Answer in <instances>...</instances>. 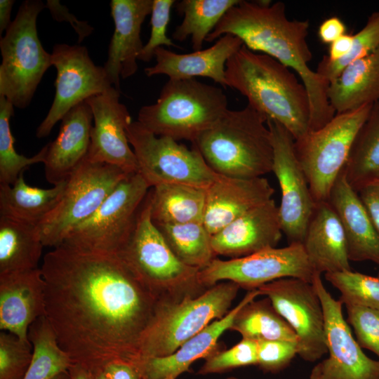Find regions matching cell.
<instances>
[{
  "instance_id": "4",
  "label": "cell",
  "mask_w": 379,
  "mask_h": 379,
  "mask_svg": "<svg viewBox=\"0 0 379 379\" xmlns=\"http://www.w3.org/2000/svg\"><path fill=\"white\" fill-rule=\"evenodd\" d=\"M267 118L247 105L227 109L192 142L216 173L254 178L272 172L273 148Z\"/></svg>"
},
{
  "instance_id": "44",
  "label": "cell",
  "mask_w": 379,
  "mask_h": 379,
  "mask_svg": "<svg viewBox=\"0 0 379 379\" xmlns=\"http://www.w3.org/2000/svg\"><path fill=\"white\" fill-rule=\"evenodd\" d=\"M257 365L265 372L284 369L298 354V344L286 340H258Z\"/></svg>"
},
{
  "instance_id": "31",
  "label": "cell",
  "mask_w": 379,
  "mask_h": 379,
  "mask_svg": "<svg viewBox=\"0 0 379 379\" xmlns=\"http://www.w3.org/2000/svg\"><path fill=\"white\" fill-rule=\"evenodd\" d=\"M44 247L37 225L0 216V275L37 269Z\"/></svg>"
},
{
  "instance_id": "29",
  "label": "cell",
  "mask_w": 379,
  "mask_h": 379,
  "mask_svg": "<svg viewBox=\"0 0 379 379\" xmlns=\"http://www.w3.org/2000/svg\"><path fill=\"white\" fill-rule=\"evenodd\" d=\"M23 175L13 185L0 184V216L38 225L58 204L67 180L43 189L27 185Z\"/></svg>"
},
{
  "instance_id": "45",
  "label": "cell",
  "mask_w": 379,
  "mask_h": 379,
  "mask_svg": "<svg viewBox=\"0 0 379 379\" xmlns=\"http://www.w3.org/2000/svg\"><path fill=\"white\" fill-rule=\"evenodd\" d=\"M46 7L49 10L55 20L70 23L78 35L79 44L93 32L92 26L86 21L79 20L72 13L69 12L65 6H62L60 3V1L48 0Z\"/></svg>"
},
{
  "instance_id": "27",
  "label": "cell",
  "mask_w": 379,
  "mask_h": 379,
  "mask_svg": "<svg viewBox=\"0 0 379 379\" xmlns=\"http://www.w3.org/2000/svg\"><path fill=\"white\" fill-rule=\"evenodd\" d=\"M302 245L314 272L352 270L343 227L328 201L316 203Z\"/></svg>"
},
{
  "instance_id": "49",
  "label": "cell",
  "mask_w": 379,
  "mask_h": 379,
  "mask_svg": "<svg viewBox=\"0 0 379 379\" xmlns=\"http://www.w3.org/2000/svg\"><path fill=\"white\" fill-rule=\"evenodd\" d=\"M353 44V35L345 34L330 44L327 58L335 61L344 58L350 51Z\"/></svg>"
},
{
  "instance_id": "38",
  "label": "cell",
  "mask_w": 379,
  "mask_h": 379,
  "mask_svg": "<svg viewBox=\"0 0 379 379\" xmlns=\"http://www.w3.org/2000/svg\"><path fill=\"white\" fill-rule=\"evenodd\" d=\"M324 277L339 291L343 304L379 309V276L347 270L326 273Z\"/></svg>"
},
{
  "instance_id": "11",
  "label": "cell",
  "mask_w": 379,
  "mask_h": 379,
  "mask_svg": "<svg viewBox=\"0 0 379 379\" xmlns=\"http://www.w3.org/2000/svg\"><path fill=\"white\" fill-rule=\"evenodd\" d=\"M126 134L136 158L138 173L150 188L181 184L206 189L219 175L194 146L189 149L171 138L155 135L138 121L129 124Z\"/></svg>"
},
{
  "instance_id": "32",
  "label": "cell",
  "mask_w": 379,
  "mask_h": 379,
  "mask_svg": "<svg viewBox=\"0 0 379 379\" xmlns=\"http://www.w3.org/2000/svg\"><path fill=\"white\" fill-rule=\"evenodd\" d=\"M343 170L356 192L368 183L379 181V101L373 104L357 132Z\"/></svg>"
},
{
  "instance_id": "52",
  "label": "cell",
  "mask_w": 379,
  "mask_h": 379,
  "mask_svg": "<svg viewBox=\"0 0 379 379\" xmlns=\"http://www.w3.org/2000/svg\"><path fill=\"white\" fill-rule=\"evenodd\" d=\"M310 379H324L321 373L320 363L317 364L312 370Z\"/></svg>"
},
{
  "instance_id": "39",
  "label": "cell",
  "mask_w": 379,
  "mask_h": 379,
  "mask_svg": "<svg viewBox=\"0 0 379 379\" xmlns=\"http://www.w3.org/2000/svg\"><path fill=\"white\" fill-rule=\"evenodd\" d=\"M379 46V11L368 17L364 27L353 35L350 51L344 58L330 61L324 55L318 65L316 72L329 83L335 79L350 64L373 52Z\"/></svg>"
},
{
  "instance_id": "50",
  "label": "cell",
  "mask_w": 379,
  "mask_h": 379,
  "mask_svg": "<svg viewBox=\"0 0 379 379\" xmlns=\"http://www.w3.org/2000/svg\"><path fill=\"white\" fill-rule=\"evenodd\" d=\"M15 3L13 0H0V34L9 27L12 21L11 20V14L12 7Z\"/></svg>"
},
{
  "instance_id": "43",
  "label": "cell",
  "mask_w": 379,
  "mask_h": 379,
  "mask_svg": "<svg viewBox=\"0 0 379 379\" xmlns=\"http://www.w3.org/2000/svg\"><path fill=\"white\" fill-rule=\"evenodd\" d=\"M174 0H153L151 11V33L148 41L144 45L138 60L144 62L150 61L154 57V51L162 46H175V45L166 34L167 27L170 21L171 11Z\"/></svg>"
},
{
  "instance_id": "22",
  "label": "cell",
  "mask_w": 379,
  "mask_h": 379,
  "mask_svg": "<svg viewBox=\"0 0 379 379\" xmlns=\"http://www.w3.org/2000/svg\"><path fill=\"white\" fill-rule=\"evenodd\" d=\"M45 281L40 268L0 275V329L31 344V324L45 315Z\"/></svg>"
},
{
  "instance_id": "17",
  "label": "cell",
  "mask_w": 379,
  "mask_h": 379,
  "mask_svg": "<svg viewBox=\"0 0 379 379\" xmlns=\"http://www.w3.org/2000/svg\"><path fill=\"white\" fill-rule=\"evenodd\" d=\"M322 305L328 357L320 362L324 379H379V360L366 356L343 314V302L327 291L321 274L312 281Z\"/></svg>"
},
{
  "instance_id": "23",
  "label": "cell",
  "mask_w": 379,
  "mask_h": 379,
  "mask_svg": "<svg viewBox=\"0 0 379 379\" xmlns=\"http://www.w3.org/2000/svg\"><path fill=\"white\" fill-rule=\"evenodd\" d=\"M244 45L237 36L225 34L211 47L190 53H177L164 47L154 51L156 64L145 69L149 77L165 74L169 79L208 77L227 87L226 63Z\"/></svg>"
},
{
  "instance_id": "20",
  "label": "cell",
  "mask_w": 379,
  "mask_h": 379,
  "mask_svg": "<svg viewBox=\"0 0 379 379\" xmlns=\"http://www.w3.org/2000/svg\"><path fill=\"white\" fill-rule=\"evenodd\" d=\"M282 233L279 206L271 199L213 234L211 244L217 255L238 258L276 247Z\"/></svg>"
},
{
  "instance_id": "10",
  "label": "cell",
  "mask_w": 379,
  "mask_h": 379,
  "mask_svg": "<svg viewBox=\"0 0 379 379\" xmlns=\"http://www.w3.org/2000/svg\"><path fill=\"white\" fill-rule=\"evenodd\" d=\"M149 189L139 173H130L91 216L68 234L62 244L117 255L130 237Z\"/></svg>"
},
{
  "instance_id": "26",
  "label": "cell",
  "mask_w": 379,
  "mask_h": 379,
  "mask_svg": "<svg viewBox=\"0 0 379 379\" xmlns=\"http://www.w3.org/2000/svg\"><path fill=\"white\" fill-rule=\"evenodd\" d=\"M327 201L343 227L350 261L369 260L379 265V236L357 192L347 182L343 169Z\"/></svg>"
},
{
  "instance_id": "2",
  "label": "cell",
  "mask_w": 379,
  "mask_h": 379,
  "mask_svg": "<svg viewBox=\"0 0 379 379\" xmlns=\"http://www.w3.org/2000/svg\"><path fill=\"white\" fill-rule=\"evenodd\" d=\"M240 1L222 16L206 41L225 34L237 36L252 51H259L294 70L307 92L310 102L309 130L317 131L335 115L327 90L329 82L309 65L312 54L307 42L308 20H289L281 1Z\"/></svg>"
},
{
  "instance_id": "56",
  "label": "cell",
  "mask_w": 379,
  "mask_h": 379,
  "mask_svg": "<svg viewBox=\"0 0 379 379\" xmlns=\"http://www.w3.org/2000/svg\"><path fill=\"white\" fill-rule=\"evenodd\" d=\"M378 276H379V273H378Z\"/></svg>"
},
{
  "instance_id": "3",
  "label": "cell",
  "mask_w": 379,
  "mask_h": 379,
  "mask_svg": "<svg viewBox=\"0 0 379 379\" xmlns=\"http://www.w3.org/2000/svg\"><path fill=\"white\" fill-rule=\"evenodd\" d=\"M227 86L238 91L248 105L277 121L294 140L309 131L310 102L306 88L291 69L272 57L244 45L227 62Z\"/></svg>"
},
{
  "instance_id": "46",
  "label": "cell",
  "mask_w": 379,
  "mask_h": 379,
  "mask_svg": "<svg viewBox=\"0 0 379 379\" xmlns=\"http://www.w3.org/2000/svg\"><path fill=\"white\" fill-rule=\"evenodd\" d=\"M357 192L379 236V181L368 183Z\"/></svg>"
},
{
  "instance_id": "47",
  "label": "cell",
  "mask_w": 379,
  "mask_h": 379,
  "mask_svg": "<svg viewBox=\"0 0 379 379\" xmlns=\"http://www.w3.org/2000/svg\"><path fill=\"white\" fill-rule=\"evenodd\" d=\"M346 26L341 19L336 16L326 19L319 25L318 36L324 44H332L337 39L344 35Z\"/></svg>"
},
{
  "instance_id": "28",
  "label": "cell",
  "mask_w": 379,
  "mask_h": 379,
  "mask_svg": "<svg viewBox=\"0 0 379 379\" xmlns=\"http://www.w3.org/2000/svg\"><path fill=\"white\" fill-rule=\"evenodd\" d=\"M327 96L336 114L379 101V46L350 64L331 81Z\"/></svg>"
},
{
  "instance_id": "41",
  "label": "cell",
  "mask_w": 379,
  "mask_h": 379,
  "mask_svg": "<svg viewBox=\"0 0 379 379\" xmlns=\"http://www.w3.org/2000/svg\"><path fill=\"white\" fill-rule=\"evenodd\" d=\"M32 359V344L11 333H0V379H24Z\"/></svg>"
},
{
  "instance_id": "34",
  "label": "cell",
  "mask_w": 379,
  "mask_h": 379,
  "mask_svg": "<svg viewBox=\"0 0 379 379\" xmlns=\"http://www.w3.org/2000/svg\"><path fill=\"white\" fill-rule=\"evenodd\" d=\"M240 1L182 0L175 3L177 11L183 15V20L175 29L173 38L182 41L190 36L194 51L202 50L208 35L225 13Z\"/></svg>"
},
{
  "instance_id": "9",
  "label": "cell",
  "mask_w": 379,
  "mask_h": 379,
  "mask_svg": "<svg viewBox=\"0 0 379 379\" xmlns=\"http://www.w3.org/2000/svg\"><path fill=\"white\" fill-rule=\"evenodd\" d=\"M373 104L335 114L321 128L295 140V156L306 175L315 203L327 201L330 191L347 160L355 136Z\"/></svg>"
},
{
  "instance_id": "15",
  "label": "cell",
  "mask_w": 379,
  "mask_h": 379,
  "mask_svg": "<svg viewBox=\"0 0 379 379\" xmlns=\"http://www.w3.org/2000/svg\"><path fill=\"white\" fill-rule=\"evenodd\" d=\"M273 148L272 171L281 192L279 217L289 244H302L316 203L295 153L294 138L281 124L267 119Z\"/></svg>"
},
{
  "instance_id": "24",
  "label": "cell",
  "mask_w": 379,
  "mask_h": 379,
  "mask_svg": "<svg viewBox=\"0 0 379 379\" xmlns=\"http://www.w3.org/2000/svg\"><path fill=\"white\" fill-rule=\"evenodd\" d=\"M261 295L258 289L248 291L243 299L222 318L209 324L185 342L173 354L140 361L137 368L143 379H178L189 371L196 360L207 358L219 351L218 340L231 326L238 311Z\"/></svg>"
},
{
  "instance_id": "14",
  "label": "cell",
  "mask_w": 379,
  "mask_h": 379,
  "mask_svg": "<svg viewBox=\"0 0 379 379\" xmlns=\"http://www.w3.org/2000/svg\"><path fill=\"white\" fill-rule=\"evenodd\" d=\"M51 55L52 65L57 69L55 94L47 115L36 128L38 138L48 136L71 109L114 87L103 66L93 62L86 47L57 44Z\"/></svg>"
},
{
  "instance_id": "37",
  "label": "cell",
  "mask_w": 379,
  "mask_h": 379,
  "mask_svg": "<svg viewBox=\"0 0 379 379\" xmlns=\"http://www.w3.org/2000/svg\"><path fill=\"white\" fill-rule=\"evenodd\" d=\"M13 114V105L0 95V184L4 185H13L30 166L44 163L48 148L46 144L32 157L18 154L10 126Z\"/></svg>"
},
{
  "instance_id": "1",
  "label": "cell",
  "mask_w": 379,
  "mask_h": 379,
  "mask_svg": "<svg viewBox=\"0 0 379 379\" xmlns=\"http://www.w3.org/2000/svg\"><path fill=\"white\" fill-rule=\"evenodd\" d=\"M40 269L45 317L72 364L94 375L114 361L135 366L157 300L119 256L62 244Z\"/></svg>"
},
{
  "instance_id": "48",
  "label": "cell",
  "mask_w": 379,
  "mask_h": 379,
  "mask_svg": "<svg viewBox=\"0 0 379 379\" xmlns=\"http://www.w3.org/2000/svg\"><path fill=\"white\" fill-rule=\"evenodd\" d=\"M107 379H143L138 368L126 361H114L103 370Z\"/></svg>"
},
{
  "instance_id": "42",
  "label": "cell",
  "mask_w": 379,
  "mask_h": 379,
  "mask_svg": "<svg viewBox=\"0 0 379 379\" xmlns=\"http://www.w3.org/2000/svg\"><path fill=\"white\" fill-rule=\"evenodd\" d=\"M347 321L352 325L357 343L379 358V309L345 305Z\"/></svg>"
},
{
  "instance_id": "7",
  "label": "cell",
  "mask_w": 379,
  "mask_h": 379,
  "mask_svg": "<svg viewBox=\"0 0 379 379\" xmlns=\"http://www.w3.org/2000/svg\"><path fill=\"white\" fill-rule=\"evenodd\" d=\"M240 286L218 282L197 298L157 302L138 345V362L173 354L185 342L229 312ZM136 364V366H137Z\"/></svg>"
},
{
  "instance_id": "12",
  "label": "cell",
  "mask_w": 379,
  "mask_h": 379,
  "mask_svg": "<svg viewBox=\"0 0 379 379\" xmlns=\"http://www.w3.org/2000/svg\"><path fill=\"white\" fill-rule=\"evenodd\" d=\"M129 174L117 166L86 158L67 180L57 206L37 225L44 246H60Z\"/></svg>"
},
{
  "instance_id": "54",
  "label": "cell",
  "mask_w": 379,
  "mask_h": 379,
  "mask_svg": "<svg viewBox=\"0 0 379 379\" xmlns=\"http://www.w3.org/2000/svg\"><path fill=\"white\" fill-rule=\"evenodd\" d=\"M95 379H107L103 372H101L95 375Z\"/></svg>"
},
{
  "instance_id": "36",
  "label": "cell",
  "mask_w": 379,
  "mask_h": 379,
  "mask_svg": "<svg viewBox=\"0 0 379 379\" xmlns=\"http://www.w3.org/2000/svg\"><path fill=\"white\" fill-rule=\"evenodd\" d=\"M175 256L184 264L200 270L217 258L211 234L202 222L155 225Z\"/></svg>"
},
{
  "instance_id": "33",
  "label": "cell",
  "mask_w": 379,
  "mask_h": 379,
  "mask_svg": "<svg viewBox=\"0 0 379 379\" xmlns=\"http://www.w3.org/2000/svg\"><path fill=\"white\" fill-rule=\"evenodd\" d=\"M230 331H237L242 338L254 340H286L298 344V338L270 300H253L236 314Z\"/></svg>"
},
{
  "instance_id": "25",
  "label": "cell",
  "mask_w": 379,
  "mask_h": 379,
  "mask_svg": "<svg viewBox=\"0 0 379 379\" xmlns=\"http://www.w3.org/2000/svg\"><path fill=\"white\" fill-rule=\"evenodd\" d=\"M56 138L47 143L44 160L46 180L53 185L67 180L86 159L91 142L92 110L84 101L61 119Z\"/></svg>"
},
{
  "instance_id": "51",
  "label": "cell",
  "mask_w": 379,
  "mask_h": 379,
  "mask_svg": "<svg viewBox=\"0 0 379 379\" xmlns=\"http://www.w3.org/2000/svg\"><path fill=\"white\" fill-rule=\"evenodd\" d=\"M70 379H95V375L83 366L72 364L68 370Z\"/></svg>"
},
{
  "instance_id": "19",
  "label": "cell",
  "mask_w": 379,
  "mask_h": 379,
  "mask_svg": "<svg viewBox=\"0 0 379 379\" xmlns=\"http://www.w3.org/2000/svg\"><path fill=\"white\" fill-rule=\"evenodd\" d=\"M153 0H112L111 15L114 29L103 67L111 84L120 90V79L135 74L137 60L144 46L141 27L151 13Z\"/></svg>"
},
{
  "instance_id": "6",
  "label": "cell",
  "mask_w": 379,
  "mask_h": 379,
  "mask_svg": "<svg viewBox=\"0 0 379 379\" xmlns=\"http://www.w3.org/2000/svg\"><path fill=\"white\" fill-rule=\"evenodd\" d=\"M227 105L221 88L195 78L168 79L157 102L140 109L137 121L155 135L192 143L223 115Z\"/></svg>"
},
{
  "instance_id": "53",
  "label": "cell",
  "mask_w": 379,
  "mask_h": 379,
  "mask_svg": "<svg viewBox=\"0 0 379 379\" xmlns=\"http://www.w3.org/2000/svg\"><path fill=\"white\" fill-rule=\"evenodd\" d=\"M51 379H70L69 372L61 373Z\"/></svg>"
},
{
  "instance_id": "13",
  "label": "cell",
  "mask_w": 379,
  "mask_h": 379,
  "mask_svg": "<svg viewBox=\"0 0 379 379\" xmlns=\"http://www.w3.org/2000/svg\"><path fill=\"white\" fill-rule=\"evenodd\" d=\"M314 270L302 244L268 248L245 257L222 260L218 258L199 272L207 288L222 281H231L248 291L282 278H296L312 283Z\"/></svg>"
},
{
  "instance_id": "40",
  "label": "cell",
  "mask_w": 379,
  "mask_h": 379,
  "mask_svg": "<svg viewBox=\"0 0 379 379\" xmlns=\"http://www.w3.org/2000/svg\"><path fill=\"white\" fill-rule=\"evenodd\" d=\"M258 364L257 341L242 338L237 345L225 350L218 351L205 359L197 374L223 373L232 369Z\"/></svg>"
},
{
  "instance_id": "8",
  "label": "cell",
  "mask_w": 379,
  "mask_h": 379,
  "mask_svg": "<svg viewBox=\"0 0 379 379\" xmlns=\"http://www.w3.org/2000/svg\"><path fill=\"white\" fill-rule=\"evenodd\" d=\"M46 5L26 0L14 20L1 36L0 95L19 109L27 107L46 70L52 55L44 48L37 33L36 20Z\"/></svg>"
},
{
  "instance_id": "30",
  "label": "cell",
  "mask_w": 379,
  "mask_h": 379,
  "mask_svg": "<svg viewBox=\"0 0 379 379\" xmlns=\"http://www.w3.org/2000/svg\"><path fill=\"white\" fill-rule=\"evenodd\" d=\"M151 219L154 225L202 222L206 189L181 184H164L149 191Z\"/></svg>"
},
{
  "instance_id": "16",
  "label": "cell",
  "mask_w": 379,
  "mask_h": 379,
  "mask_svg": "<svg viewBox=\"0 0 379 379\" xmlns=\"http://www.w3.org/2000/svg\"><path fill=\"white\" fill-rule=\"evenodd\" d=\"M287 321L298 338V355L314 362L327 352L321 300L312 283L282 278L258 288Z\"/></svg>"
},
{
  "instance_id": "55",
  "label": "cell",
  "mask_w": 379,
  "mask_h": 379,
  "mask_svg": "<svg viewBox=\"0 0 379 379\" xmlns=\"http://www.w3.org/2000/svg\"><path fill=\"white\" fill-rule=\"evenodd\" d=\"M225 379H240V378H236V377H230V378H227Z\"/></svg>"
},
{
  "instance_id": "5",
  "label": "cell",
  "mask_w": 379,
  "mask_h": 379,
  "mask_svg": "<svg viewBox=\"0 0 379 379\" xmlns=\"http://www.w3.org/2000/svg\"><path fill=\"white\" fill-rule=\"evenodd\" d=\"M149 192L128 240L117 254L157 302L197 298L206 288L200 270L181 262L151 219Z\"/></svg>"
},
{
  "instance_id": "21",
  "label": "cell",
  "mask_w": 379,
  "mask_h": 379,
  "mask_svg": "<svg viewBox=\"0 0 379 379\" xmlns=\"http://www.w3.org/2000/svg\"><path fill=\"white\" fill-rule=\"evenodd\" d=\"M274 190L263 178L218 175L206 189L203 224L211 236L252 208L272 199Z\"/></svg>"
},
{
  "instance_id": "35",
  "label": "cell",
  "mask_w": 379,
  "mask_h": 379,
  "mask_svg": "<svg viewBox=\"0 0 379 379\" xmlns=\"http://www.w3.org/2000/svg\"><path fill=\"white\" fill-rule=\"evenodd\" d=\"M28 338L32 346V359L24 379H51L68 371L72 361L60 346L45 315L31 324Z\"/></svg>"
},
{
  "instance_id": "18",
  "label": "cell",
  "mask_w": 379,
  "mask_h": 379,
  "mask_svg": "<svg viewBox=\"0 0 379 379\" xmlns=\"http://www.w3.org/2000/svg\"><path fill=\"white\" fill-rule=\"evenodd\" d=\"M119 98L120 90L112 87L86 100L93 118L86 158L93 162L117 166L128 173H138L136 158L126 134L127 126L132 119Z\"/></svg>"
}]
</instances>
